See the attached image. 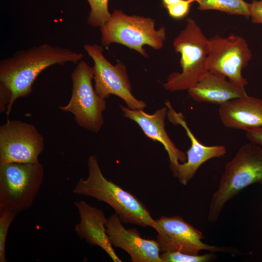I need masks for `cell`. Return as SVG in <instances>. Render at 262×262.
<instances>
[{
	"mask_svg": "<svg viewBox=\"0 0 262 262\" xmlns=\"http://www.w3.org/2000/svg\"><path fill=\"white\" fill-rule=\"evenodd\" d=\"M81 52L43 44L19 50L0 62V109L7 116L16 100L28 96L38 75L47 68L66 63L78 64Z\"/></svg>",
	"mask_w": 262,
	"mask_h": 262,
	"instance_id": "obj_1",
	"label": "cell"
},
{
	"mask_svg": "<svg viewBox=\"0 0 262 262\" xmlns=\"http://www.w3.org/2000/svg\"><path fill=\"white\" fill-rule=\"evenodd\" d=\"M88 175L81 178L72 190L74 194L91 197L110 206L123 223L153 228L154 220L143 203L103 175L96 155L87 161Z\"/></svg>",
	"mask_w": 262,
	"mask_h": 262,
	"instance_id": "obj_2",
	"label": "cell"
},
{
	"mask_svg": "<svg viewBox=\"0 0 262 262\" xmlns=\"http://www.w3.org/2000/svg\"><path fill=\"white\" fill-rule=\"evenodd\" d=\"M262 184V147L249 142L242 146L224 167L210 201L208 219L217 221L226 203L249 185Z\"/></svg>",
	"mask_w": 262,
	"mask_h": 262,
	"instance_id": "obj_3",
	"label": "cell"
},
{
	"mask_svg": "<svg viewBox=\"0 0 262 262\" xmlns=\"http://www.w3.org/2000/svg\"><path fill=\"white\" fill-rule=\"evenodd\" d=\"M173 46L180 54L181 71L171 73L163 87L170 92L188 90L208 72L209 40L195 20L188 18L185 27L173 40Z\"/></svg>",
	"mask_w": 262,
	"mask_h": 262,
	"instance_id": "obj_4",
	"label": "cell"
},
{
	"mask_svg": "<svg viewBox=\"0 0 262 262\" xmlns=\"http://www.w3.org/2000/svg\"><path fill=\"white\" fill-rule=\"evenodd\" d=\"M99 29L103 46L120 44L147 58L148 56L144 46L159 50L163 48L166 39L165 28L162 27L157 30L154 19L130 16L116 9L113 11L109 20Z\"/></svg>",
	"mask_w": 262,
	"mask_h": 262,
	"instance_id": "obj_5",
	"label": "cell"
},
{
	"mask_svg": "<svg viewBox=\"0 0 262 262\" xmlns=\"http://www.w3.org/2000/svg\"><path fill=\"white\" fill-rule=\"evenodd\" d=\"M44 176L43 165L35 163H0V209L17 214L33 203Z\"/></svg>",
	"mask_w": 262,
	"mask_h": 262,
	"instance_id": "obj_6",
	"label": "cell"
},
{
	"mask_svg": "<svg viewBox=\"0 0 262 262\" xmlns=\"http://www.w3.org/2000/svg\"><path fill=\"white\" fill-rule=\"evenodd\" d=\"M71 79L70 99L66 105L59 106V108L71 113L80 127L98 133L104 124L103 112L106 102L97 94L93 86V68L82 60L72 72Z\"/></svg>",
	"mask_w": 262,
	"mask_h": 262,
	"instance_id": "obj_7",
	"label": "cell"
},
{
	"mask_svg": "<svg viewBox=\"0 0 262 262\" xmlns=\"http://www.w3.org/2000/svg\"><path fill=\"white\" fill-rule=\"evenodd\" d=\"M84 49L94 61L93 80L97 94L106 99L115 95L131 109H143L147 107L143 100L136 98L132 94V87L125 65L117 62L111 64L103 54V48L98 44H86Z\"/></svg>",
	"mask_w": 262,
	"mask_h": 262,
	"instance_id": "obj_8",
	"label": "cell"
},
{
	"mask_svg": "<svg viewBox=\"0 0 262 262\" xmlns=\"http://www.w3.org/2000/svg\"><path fill=\"white\" fill-rule=\"evenodd\" d=\"M209 40L208 71L221 74L245 90L247 82L242 75V69L252 58L246 40L240 36L231 34L226 37L216 35Z\"/></svg>",
	"mask_w": 262,
	"mask_h": 262,
	"instance_id": "obj_9",
	"label": "cell"
},
{
	"mask_svg": "<svg viewBox=\"0 0 262 262\" xmlns=\"http://www.w3.org/2000/svg\"><path fill=\"white\" fill-rule=\"evenodd\" d=\"M44 148V139L35 126L7 119L0 127V163H35Z\"/></svg>",
	"mask_w": 262,
	"mask_h": 262,
	"instance_id": "obj_10",
	"label": "cell"
},
{
	"mask_svg": "<svg viewBox=\"0 0 262 262\" xmlns=\"http://www.w3.org/2000/svg\"><path fill=\"white\" fill-rule=\"evenodd\" d=\"M153 228L157 232L156 241L162 253L198 255L201 250L214 253L233 250L205 244L202 241L204 238L202 232L180 216H162L155 220Z\"/></svg>",
	"mask_w": 262,
	"mask_h": 262,
	"instance_id": "obj_11",
	"label": "cell"
},
{
	"mask_svg": "<svg viewBox=\"0 0 262 262\" xmlns=\"http://www.w3.org/2000/svg\"><path fill=\"white\" fill-rule=\"evenodd\" d=\"M165 104L168 109L167 116L168 120L174 125L181 126L191 141V147L186 153V161L180 163L172 172L173 176L177 178L181 184L186 185L203 163L211 159L224 156L227 149L223 145L207 146L203 145L192 133L183 115L177 112L168 100H166Z\"/></svg>",
	"mask_w": 262,
	"mask_h": 262,
	"instance_id": "obj_12",
	"label": "cell"
},
{
	"mask_svg": "<svg viewBox=\"0 0 262 262\" xmlns=\"http://www.w3.org/2000/svg\"><path fill=\"white\" fill-rule=\"evenodd\" d=\"M116 213L108 218L106 232L113 246L125 250L132 262H162L156 240L142 238L135 229H127Z\"/></svg>",
	"mask_w": 262,
	"mask_h": 262,
	"instance_id": "obj_13",
	"label": "cell"
},
{
	"mask_svg": "<svg viewBox=\"0 0 262 262\" xmlns=\"http://www.w3.org/2000/svg\"><path fill=\"white\" fill-rule=\"evenodd\" d=\"M120 107L123 116L135 122L147 137L163 145L168 156L172 173L180 162L183 163L186 161V153L177 148L165 129L164 121L168 110L166 106L153 114H148L143 109H131L122 105Z\"/></svg>",
	"mask_w": 262,
	"mask_h": 262,
	"instance_id": "obj_14",
	"label": "cell"
},
{
	"mask_svg": "<svg viewBox=\"0 0 262 262\" xmlns=\"http://www.w3.org/2000/svg\"><path fill=\"white\" fill-rule=\"evenodd\" d=\"M80 221L75 225L74 230L81 239H84L90 245L102 248L114 262L122 261L115 253L106 232L108 221L103 212L91 206L84 200L75 202Z\"/></svg>",
	"mask_w": 262,
	"mask_h": 262,
	"instance_id": "obj_15",
	"label": "cell"
},
{
	"mask_svg": "<svg viewBox=\"0 0 262 262\" xmlns=\"http://www.w3.org/2000/svg\"><path fill=\"white\" fill-rule=\"evenodd\" d=\"M218 114L226 127L246 132L262 127V99L247 95L219 105Z\"/></svg>",
	"mask_w": 262,
	"mask_h": 262,
	"instance_id": "obj_16",
	"label": "cell"
},
{
	"mask_svg": "<svg viewBox=\"0 0 262 262\" xmlns=\"http://www.w3.org/2000/svg\"><path fill=\"white\" fill-rule=\"evenodd\" d=\"M187 91L195 101L219 105L247 95L225 76L209 71Z\"/></svg>",
	"mask_w": 262,
	"mask_h": 262,
	"instance_id": "obj_17",
	"label": "cell"
},
{
	"mask_svg": "<svg viewBox=\"0 0 262 262\" xmlns=\"http://www.w3.org/2000/svg\"><path fill=\"white\" fill-rule=\"evenodd\" d=\"M200 10H214L249 17L250 5L243 0H194Z\"/></svg>",
	"mask_w": 262,
	"mask_h": 262,
	"instance_id": "obj_18",
	"label": "cell"
},
{
	"mask_svg": "<svg viewBox=\"0 0 262 262\" xmlns=\"http://www.w3.org/2000/svg\"><path fill=\"white\" fill-rule=\"evenodd\" d=\"M90 11L87 18V23L93 27H101L110 18L108 9L109 0H87Z\"/></svg>",
	"mask_w": 262,
	"mask_h": 262,
	"instance_id": "obj_19",
	"label": "cell"
},
{
	"mask_svg": "<svg viewBox=\"0 0 262 262\" xmlns=\"http://www.w3.org/2000/svg\"><path fill=\"white\" fill-rule=\"evenodd\" d=\"M17 213L10 209H0V262H6V243L10 226Z\"/></svg>",
	"mask_w": 262,
	"mask_h": 262,
	"instance_id": "obj_20",
	"label": "cell"
},
{
	"mask_svg": "<svg viewBox=\"0 0 262 262\" xmlns=\"http://www.w3.org/2000/svg\"><path fill=\"white\" fill-rule=\"evenodd\" d=\"M214 257L213 253L191 255L179 252H163L160 254L162 262H207Z\"/></svg>",
	"mask_w": 262,
	"mask_h": 262,
	"instance_id": "obj_21",
	"label": "cell"
},
{
	"mask_svg": "<svg viewBox=\"0 0 262 262\" xmlns=\"http://www.w3.org/2000/svg\"><path fill=\"white\" fill-rule=\"evenodd\" d=\"M193 2L194 0H181L166 8L171 17L175 19H181L188 14Z\"/></svg>",
	"mask_w": 262,
	"mask_h": 262,
	"instance_id": "obj_22",
	"label": "cell"
},
{
	"mask_svg": "<svg viewBox=\"0 0 262 262\" xmlns=\"http://www.w3.org/2000/svg\"><path fill=\"white\" fill-rule=\"evenodd\" d=\"M250 11L252 21L262 24V0H253L250 4Z\"/></svg>",
	"mask_w": 262,
	"mask_h": 262,
	"instance_id": "obj_23",
	"label": "cell"
},
{
	"mask_svg": "<svg viewBox=\"0 0 262 262\" xmlns=\"http://www.w3.org/2000/svg\"><path fill=\"white\" fill-rule=\"evenodd\" d=\"M246 137L250 142L262 147V127L246 131Z\"/></svg>",
	"mask_w": 262,
	"mask_h": 262,
	"instance_id": "obj_24",
	"label": "cell"
},
{
	"mask_svg": "<svg viewBox=\"0 0 262 262\" xmlns=\"http://www.w3.org/2000/svg\"><path fill=\"white\" fill-rule=\"evenodd\" d=\"M181 0H162L164 6L167 7L169 6L173 5L178 2Z\"/></svg>",
	"mask_w": 262,
	"mask_h": 262,
	"instance_id": "obj_25",
	"label": "cell"
},
{
	"mask_svg": "<svg viewBox=\"0 0 262 262\" xmlns=\"http://www.w3.org/2000/svg\"><path fill=\"white\" fill-rule=\"evenodd\" d=\"M261 211H262V204L261 205Z\"/></svg>",
	"mask_w": 262,
	"mask_h": 262,
	"instance_id": "obj_26",
	"label": "cell"
},
{
	"mask_svg": "<svg viewBox=\"0 0 262 262\" xmlns=\"http://www.w3.org/2000/svg\"></svg>",
	"mask_w": 262,
	"mask_h": 262,
	"instance_id": "obj_27",
	"label": "cell"
}]
</instances>
